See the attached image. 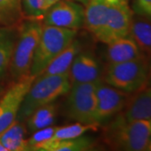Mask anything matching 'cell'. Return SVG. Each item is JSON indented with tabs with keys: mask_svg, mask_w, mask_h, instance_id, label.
<instances>
[{
	"mask_svg": "<svg viewBox=\"0 0 151 151\" xmlns=\"http://www.w3.org/2000/svg\"><path fill=\"white\" fill-rule=\"evenodd\" d=\"M145 151H151V137L150 138V140L147 144V146L145 148Z\"/></svg>",
	"mask_w": 151,
	"mask_h": 151,
	"instance_id": "cell-27",
	"label": "cell"
},
{
	"mask_svg": "<svg viewBox=\"0 0 151 151\" xmlns=\"http://www.w3.org/2000/svg\"><path fill=\"white\" fill-rule=\"evenodd\" d=\"M101 81L71 85L65 105V115L69 119L81 124L96 123V89Z\"/></svg>",
	"mask_w": 151,
	"mask_h": 151,
	"instance_id": "cell-6",
	"label": "cell"
},
{
	"mask_svg": "<svg viewBox=\"0 0 151 151\" xmlns=\"http://www.w3.org/2000/svg\"><path fill=\"white\" fill-rule=\"evenodd\" d=\"M76 30L43 24L41 35L34 55L30 75L37 76L55 57L75 39Z\"/></svg>",
	"mask_w": 151,
	"mask_h": 151,
	"instance_id": "cell-5",
	"label": "cell"
},
{
	"mask_svg": "<svg viewBox=\"0 0 151 151\" xmlns=\"http://www.w3.org/2000/svg\"><path fill=\"white\" fill-rule=\"evenodd\" d=\"M57 127L49 126L33 132V134L28 139L29 150L34 151H40L41 147L47 142L51 140Z\"/></svg>",
	"mask_w": 151,
	"mask_h": 151,
	"instance_id": "cell-22",
	"label": "cell"
},
{
	"mask_svg": "<svg viewBox=\"0 0 151 151\" xmlns=\"http://www.w3.org/2000/svg\"><path fill=\"white\" fill-rule=\"evenodd\" d=\"M27 128L24 122L16 119L0 134V142L8 151L29 150L28 139L25 138Z\"/></svg>",
	"mask_w": 151,
	"mask_h": 151,
	"instance_id": "cell-14",
	"label": "cell"
},
{
	"mask_svg": "<svg viewBox=\"0 0 151 151\" xmlns=\"http://www.w3.org/2000/svg\"><path fill=\"white\" fill-rule=\"evenodd\" d=\"M129 94L101 81L96 89L95 122L100 124L108 122L121 113L129 99Z\"/></svg>",
	"mask_w": 151,
	"mask_h": 151,
	"instance_id": "cell-9",
	"label": "cell"
},
{
	"mask_svg": "<svg viewBox=\"0 0 151 151\" xmlns=\"http://www.w3.org/2000/svg\"><path fill=\"white\" fill-rule=\"evenodd\" d=\"M134 10L136 14L151 19V0H135Z\"/></svg>",
	"mask_w": 151,
	"mask_h": 151,
	"instance_id": "cell-23",
	"label": "cell"
},
{
	"mask_svg": "<svg viewBox=\"0 0 151 151\" xmlns=\"http://www.w3.org/2000/svg\"><path fill=\"white\" fill-rule=\"evenodd\" d=\"M129 35L134 39L143 54L151 55V19L139 15L132 17Z\"/></svg>",
	"mask_w": 151,
	"mask_h": 151,
	"instance_id": "cell-15",
	"label": "cell"
},
{
	"mask_svg": "<svg viewBox=\"0 0 151 151\" xmlns=\"http://www.w3.org/2000/svg\"><path fill=\"white\" fill-rule=\"evenodd\" d=\"M21 3L24 19L43 20L47 11L45 0H21Z\"/></svg>",
	"mask_w": 151,
	"mask_h": 151,
	"instance_id": "cell-21",
	"label": "cell"
},
{
	"mask_svg": "<svg viewBox=\"0 0 151 151\" xmlns=\"http://www.w3.org/2000/svg\"><path fill=\"white\" fill-rule=\"evenodd\" d=\"M74 1H76V2H77V3H80V4H81L82 5H86V4L90 1V0H74Z\"/></svg>",
	"mask_w": 151,
	"mask_h": 151,
	"instance_id": "cell-28",
	"label": "cell"
},
{
	"mask_svg": "<svg viewBox=\"0 0 151 151\" xmlns=\"http://www.w3.org/2000/svg\"><path fill=\"white\" fill-rule=\"evenodd\" d=\"M151 137V120H128L119 113L108 120L103 141L116 150L143 151Z\"/></svg>",
	"mask_w": 151,
	"mask_h": 151,
	"instance_id": "cell-1",
	"label": "cell"
},
{
	"mask_svg": "<svg viewBox=\"0 0 151 151\" xmlns=\"http://www.w3.org/2000/svg\"><path fill=\"white\" fill-rule=\"evenodd\" d=\"M147 86H151V55L149 56V76H148Z\"/></svg>",
	"mask_w": 151,
	"mask_h": 151,
	"instance_id": "cell-25",
	"label": "cell"
},
{
	"mask_svg": "<svg viewBox=\"0 0 151 151\" xmlns=\"http://www.w3.org/2000/svg\"><path fill=\"white\" fill-rule=\"evenodd\" d=\"M124 2H126V3H128L129 4V0H123Z\"/></svg>",
	"mask_w": 151,
	"mask_h": 151,
	"instance_id": "cell-30",
	"label": "cell"
},
{
	"mask_svg": "<svg viewBox=\"0 0 151 151\" xmlns=\"http://www.w3.org/2000/svg\"><path fill=\"white\" fill-rule=\"evenodd\" d=\"M43 28L42 20L24 19L18 26V35L9 74L14 81L30 75L34 55Z\"/></svg>",
	"mask_w": 151,
	"mask_h": 151,
	"instance_id": "cell-3",
	"label": "cell"
},
{
	"mask_svg": "<svg viewBox=\"0 0 151 151\" xmlns=\"http://www.w3.org/2000/svg\"><path fill=\"white\" fill-rule=\"evenodd\" d=\"M149 76V56L145 55L137 59L108 64L103 81L120 91L134 94L147 86Z\"/></svg>",
	"mask_w": 151,
	"mask_h": 151,
	"instance_id": "cell-4",
	"label": "cell"
},
{
	"mask_svg": "<svg viewBox=\"0 0 151 151\" xmlns=\"http://www.w3.org/2000/svg\"><path fill=\"white\" fill-rule=\"evenodd\" d=\"M100 124H81L76 122L75 124H68L65 126L57 127L54 135L50 141H60L70 139L81 136L88 131L97 130Z\"/></svg>",
	"mask_w": 151,
	"mask_h": 151,
	"instance_id": "cell-20",
	"label": "cell"
},
{
	"mask_svg": "<svg viewBox=\"0 0 151 151\" xmlns=\"http://www.w3.org/2000/svg\"><path fill=\"white\" fill-rule=\"evenodd\" d=\"M85 7L74 0H59L49 8L43 24L55 27L80 29L84 24Z\"/></svg>",
	"mask_w": 151,
	"mask_h": 151,
	"instance_id": "cell-8",
	"label": "cell"
},
{
	"mask_svg": "<svg viewBox=\"0 0 151 151\" xmlns=\"http://www.w3.org/2000/svg\"><path fill=\"white\" fill-rule=\"evenodd\" d=\"M70 86L68 73L36 76L22 102L16 119L24 122L36 108L55 102L69 92Z\"/></svg>",
	"mask_w": 151,
	"mask_h": 151,
	"instance_id": "cell-2",
	"label": "cell"
},
{
	"mask_svg": "<svg viewBox=\"0 0 151 151\" xmlns=\"http://www.w3.org/2000/svg\"><path fill=\"white\" fill-rule=\"evenodd\" d=\"M134 94L124 108V118L128 120H151V86Z\"/></svg>",
	"mask_w": 151,
	"mask_h": 151,
	"instance_id": "cell-12",
	"label": "cell"
},
{
	"mask_svg": "<svg viewBox=\"0 0 151 151\" xmlns=\"http://www.w3.org/2000/svg\"><path fill=\"white\" fill-rule=\"evenodd\" d=\"M18 35L17 27H0V80L8 73Z\"/></svg>",
	"mask_w": 151,
	"mask_h": 151,
	"instance_id": "cell-16",
	"label": "cell"
},
{
	"mask_svg": "<svg viewBox=\"0 0 151 151\" xmlns=\"http://www.w3.org/2000/svg\"><path fill=\"white\" fill-rule=\"evenodd\" d=\"M24 19L21 0H0V27H17Z\"/></svg>",
	"mask_w": 151,
	"mask_h": 151,
	"instance_id": "cell-18",
	"label": "cell"
},
{
	"mask_svg": "<svg viewBox=\"0 0 151 151\" xmlns=\"http://www.w3.org/2000/svg\"><path fill=\"white\" fill-rule=\"evenodd\" d=\"M58 105L55 102L36 108L24 120L27 129L33 133L35 131L51 126L54 124L57 115Z\"/></svg>",
	"mask_w": 151,
	"mask_h": 151,
	"instance_id": "cell-17",
	"label": "cell"
},
{
	"mask_svg": "<svg viewBox=\"0 0 151 151\" xmlns=\"http://www.w3.org/2000/svg\"><path fill=\"white\" fill-rule=\"evenodd\" d=\"M36 76L29 75L9 85L0 99V134L17 119L22 102Z\"/></svg>",
	"mask_w": 151,
	"mask_h": 151,
	"instance_id": "cell-7",
	"label": "cell"
},
{
	"mask_svg": "<svg viewBox=\"0 0 151 151\" xmlns=\"http://www.w3.org/2000/svg\"><path fill=\"white\" fill-rule=\"evenodd\" d=\"M0 151H8L7 150V149L4 146V145H3L1 142H0Z\"/></svg>",
	"mask_w": 151,
	"mask_h": 151,
	"instance_id": "cell-29",
	"label": "cell"
},
{
	"mask_svg": "<svg viewBox=\"0 0 151 151\" xmlns=\"http://www.w3.org/2000/svg\"><path fill=\"white\" fill-rule=\"evenodd\" d=\"M57 1H59V0H45V4H46V7H47V9L50 6H52L54 4H55Z\"/></svg>",
	"mask_w": 151,
	"mask_h": 151,
	"instance_id": "cell-26",
	"label": "cell"
},
{
	"mask_svg": "<svg viewBox=\"0 0 151 151\" xmlns=\"http://www.w3.org/2000/svg\"><path fill=\"white\" fill-rule=\"evenodd\" d=\"M81 50L80 41L74 39L70 45L57 55L38 76L62 75L68 73L75 57Z\"/></svg>",
	"mask_w": 151,
	"mask_h": 151,
	"instance_id": "cell-13",
	"label": "cell"
},
{
	"mask_svg": "<svg viewBox=\"0 0 151 151\" xmlns=\"http://www.w3.org/2000/svg\"><path fill=\"white\" fill-rule=\"evenodd\" d=\"M8 86H7L5 83H4V79L0 80V99H1V97H3V95L5 92L6 89L8 88Z\"/></svg>",
	"mask_w": 151,
	"mask_h": 151,
	"instance_id": "cell-24",
	"label": "cell"
},
{
	"mask_svg": "<svg viewBox=\"0 0 151 151\" xmlns=\"http://www.w3.org/2000/svg\"><path fill=\"white\" fill-rule=\"evenodd\" d=\"M94 141L86 136L60 141H49L40 151H86L94 148Z\"/></svg>",
	"mask_w": 151,
	"mask_h": 151,
	"instance_id": "cell-19",
	"label": "cell"
},
{
	"mask_svg": "<svg viewBox=\"0 0 151 151\" xmlns=\"http://www.w3.org/2000/svg\"><path fill=\"white\" fill-rule=\"evenodd\" d=\"M100 74V61L91 50H81L75 57L68 72L71 85L101 80Z\"/></svg>",
	"mask_w": 151,
	"mask_h": 151,
	"instance_id": "cell-10",
	"label": "cell"
},
{
	"mask_svg": "<svg viewBox=\"0 0 151 151\" xmlns=\"http://www.w3.org/2000/svg\"><path fill=\"white\" fill-rule=\"evenodd\" d=\"M107 45L105 57L108 64L129 61L145 55L129 35L107 44Z\"/></svg>",
	"mask_w": 151,
	"mask_h": 151,
	"instance_id": "cell-11",
	"label": "cell"
}]
</instances>
